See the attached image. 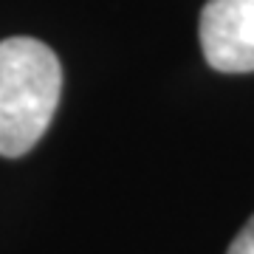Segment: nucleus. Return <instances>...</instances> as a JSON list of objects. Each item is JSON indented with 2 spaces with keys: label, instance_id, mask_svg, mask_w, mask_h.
<instances>
[{
  "label": "nucleus",
  "instance_id": "1",
  "mask_svg": "<svg viewBox=\"0 0 254 254\" xmlns=\"http://www.w3.org/2000/svg\"><path fill=\"white\" fill-rule=\"evenodd\" d=\"M63 96V65L34 37L0 40V155L20 158L43 138Z\"/></svg>",
  "mask_w": 254,
  "mask_h": 254
},
{
  "label": "nucleus",
  "instance_id": "2",
  "mask_svg": "<svg viewBox=\"0 0 254 254\" xmlns=\"http://www.w3.org/2000/svg\"><path fill=\"white\" fill-rule=\"evenodd\" d=\"M198 34L209 68L220 73L254 71V0H206Z\"/></svg>",
  "mask_w": 254,
  "mask_h": 254
},
{
  "label": "nucleus",
  "instance_id": "3",
  "mask_svg": "<svg viewBox=\"0 0 254 254\" xmlns=\"http://www.w3.org/2000/svg\"><path fill=\"white\" fill-rule=\"evenodd\" d=\"M226 254H254V215L249 218V223L237 232V237L232 240Z\"/></svg>",
  "mask_w": 254,
  "mask_h": 254
}]
</instances>
